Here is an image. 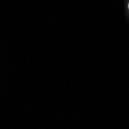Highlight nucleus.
<instances>
[{
    "mask_svg": "<svg viewBox=\"0 0 129 129\" xmlns=\"http://www.w3.org/2000/svg\"><path fill=\"white\" fill-rule=\"evenodd\" d=\"M128 8H129V3H128Z\"/></svg>",
    "mask_w": 129,
    "mask_h": 129,
    "instance_id": "f257e3e1",
    "label": "nucleus"
}]
</instances>
